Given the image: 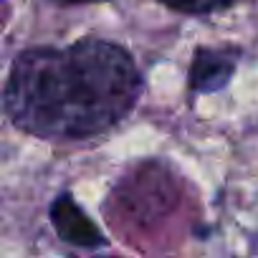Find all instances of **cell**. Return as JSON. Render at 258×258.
I'll use <instances>...</instances> for the list:
<instances>
[{"instance_id":"cell-1","label":"cell","mask_w":258,"mask_h":258,"mask_svg":"<svg viewBox=\"0 0 258 258\" xmlns=\"http://www.w3.org/2000/svg\"><path fill=\"white\" fill-rule=\"evenodd\" d=\"M142 96V76L121 46L84 38L66 48H31L13 61L3 109L43 140H89L109 132Z\"/></svg>"},{"instance_id":"cell-2","label":"cell","mask_w":258,"mask_h":258,"mask_svg":"<svg viewBox=\"0 0 258 258\" xmlns=\"http://www.w3.org/2000/svg\"><path fill=\"white\" fill-rule=\"evenodd\" d=\"M51 223L58 230V235L81 248H96L104 243L99 228L81 213V208L71 200V195H58L51 205Z\"/></svg>"},{"instance_id":"cell-3","label":"cell","mask_w":258,"mask_h":258,"mask_svg":"<svg viewBox=\"0 0 258 258\" xmlns=\"http://www.w3.org/2000/svg\"><path fill=\"white\" fill-rule=\"evenodd\" d=\"M235 61L238 58L230 51H210V48L198 51L195 61L190 66V86L203 94L223 89L228 84V79L233 76Z\"/></svg>"},{"instance_id":"cell-4","label":"cell","mask_w":258,"mask_h":258,"mask_svg":"<svg viewBox=\"0 0 258 258\" xmlns=\"http://www.w3.org/2000/svg\"><path fill=\"white\" fill-rule=\"evenodd\" d=\"M160 3L167 6L170 11H177V13L205 16V13H215V11H223V8L233 6L235 0H160Z\"/></svg>"}]
</instances>
